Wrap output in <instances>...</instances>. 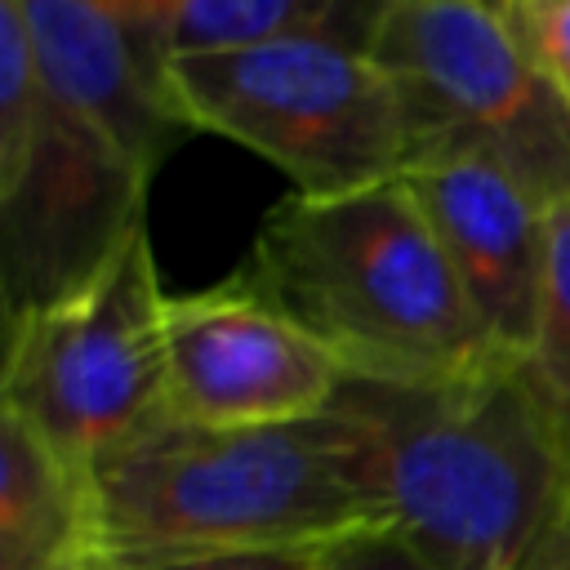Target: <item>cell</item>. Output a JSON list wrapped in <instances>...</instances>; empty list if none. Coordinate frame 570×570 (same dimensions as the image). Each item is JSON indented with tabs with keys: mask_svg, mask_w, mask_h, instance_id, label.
Masks as SVG:
<instances>
[{
	"mask_svg": "<svg viewBox=\"0 0 570 570\" xmlns=\"http://www.w3.org/2000/svg\"><path fill=\"white\" fill-rule=\"evenodd\" d=\"M512 570H570V521L561 530H552L525 561H517Z\"/></svg>",
	"mask_w": 570,
	"mask_h": 570,
	"instance_id": "cell-17",
	"label": "cell"
},
{
	"mask_svg": "<svg viewBox=\"0 0 570 570\" xmlns=\"http://www.w3.org/2000/svg\"><path fill=\"white\" fill-rule=\"evenodd\" d=\"M490 347L521 361L534 338L552 205L485 156H428L405 169Z\"/></svg>",
	"mask_w": 570,
	"mask_h": 570,
	"instance_id": "cell-9",
	"label": "cell"
},
{
	"mask_svg": "<svg viewBox=\"0 0 570 570\" xmlns=\"http://www.w3.org/2000/svg\"><path fill=\"white\" fill-rule=\"evenodd\" d=\"M178 111L272 160L294 191L325 196L401 178L414 125L396 76L356 40L281 36L249 49L165 58Z\"/></svg>",
	"mask_w": 570,
	"mask_h": 570,
	"instance_id": "cell-4",
	"label": "cell"
},
{
	"mask_svg": "<svg viewBox=\"0 0 570 570\" xmlns=\"http://www.w3.org/2000/svg\"><path fill=\"white\" fill-rule=\"evenodd\" d=\"M383 521L436 570H512L570 521V450L517 361L423 383L347 374L334 405Z\"/></svg>",
	"mask_w": 570,
	"mask_h": 570,
	"instance_id": "cell-1",
	"label": "cell"
},
{
	"mask_svg": "<svg viewBox=\"0 0 570 570\" xmlns=\"http://www.w3.org/2000/svg\"><path fill=\"white\" fill-rule=\"evenodd\" d=\"M370 53L405 94L414 160L485 156L548 205L570 196V102L499 0H387Z\"/></svg>",
	"mask_w": 570,
	"mask_h": 570,
	"instance_id": "cell-7",
	"label": "cell"
},
{
	"mask_svg": "<svg viewBox=\"0 0 570 570\" xmlns=\"http://www.w3.org/2000/svg\"><path fill=\"white\" fill-rule=\"evenodd\" d=\"M543 401L561 445L570 450V196L552 205L548 227V281L534 321L530 352L517 361Z\"/></svg>",
	"mask_w": 570,
	"mask_h": 570,
	"instance_id": "cell-13",
	"label": "cell"
},
{
	"mask_svg": "<svg viewBox=\"0 0 570 570\" xmlns=\"http://www.w3.org/2000/svg\"><path fill=\"white\" fill-rule=\"evenodd\" d=\"M169 414L205 428L303 423L334 405L347 370L240 272L165 298Z\"/></svg>",
	"mask_w": 570,
	"mask_h": 570,
	"instance_id": "cell-8",
	"label": "cell"
},
{
	"mask_svg": "<svg viewBox=\"0 0 570 570\" xmlns=\"http://www.w3.org/2000/svg\"><path fill=\"white\" fill-rule=\"evenodd\" d=\"M160 58L249 49L281 36H338L370 49L387 0H107Z\"/></svg>",
	"mask_w": 570,
	"mask_h": 570,
	"instance_id": "cell-11",
	"label": "cell"
},
{
	"mask_svg": "<svg viewBox=\"0 0 570 570\" xmlns=\"http://www.w3.org/2000/svg\"><path fill=\"white\" fill-rule=\"evenodd\" d=\"M22 22L53 102L116 142L147 178L196 129L174 102L160 49L107 0H0Z\"/></svg>",
	"mask_w": 570,
	"mask_h": 570,
	"instance_id": "cell-10",
	"label": "cell"
},
{
	"mask_svg": "<svg viewBox=\"0 0 570 570\" xmlns=\"http://www.w3.org/2000/svg\"><path fill=\"white\" fill-rule=\"evenodd\" d=\"M316 570H436L401 530L387 521L356 525L316 548Z\"/></svg>",
	"mask_w": 570,
	"mask_h": 570,
	"instance_id": "cell-15",
	"label": "cell"
},
{
	"mask_svg": "<svg viewBox=\"0 0 570 570\" xmlns=\"http://www.w3.org/2000/svg\"><path fill=\"white\" fill-rule=\"evenodd\" d=\"M236 272L356 379L423 383L508 361L490 347L405 174L281 196Z\"/></svg>",
	"mask_w": 570,
	"mask_h": 570,
	"instance_id": "cell-3",
	"label": "cell"
},
{
	"mask_svg": "<svg viewBox=\"0 0 570 570\" xmlns=\"http://www.w3.org/2000/svg\"><path fill=\"white\" fill-rule=\"evenodd\" d=\"M89 481L0 410V570L89 561Z\"/></svg>",
	"mask_w": 570,
	"mask_h": 570,
	"instance_id": "cell-12",
	"label": "cell"
},
{
	"mask_svg": "<svg viewBox=\"0 0 570 570\" xmlns=\"http://www.w3.org/2000/svg\"><path fill=\"white\" fill-rule=\"evenodd\" d=\"M165 289L147 227L76 294L4 321L0 410L76 476L169 414Z\"/></svg>",
	"mask_w": 570,
	"mask_h": 570,
	"instance_id": "cell-6",
	"label": "cell"
},
{
	"mask_svg": "<svg viewBox=\"0 0 570 570\" xmlns=\"http://www.w3.org/2000/svg\"><path fill=\"white\" fill-rule=\"evenodd\" d=\"M53 570H94V566H89V561L80 557V561H67V566H53Z\"/></svg>",
	"mask_w": 570,
	"mask_h": 570,
	"instance_id": "cell-18",
	"label": "cell"
},
{
	"mask_svg": "<svg viewBox=\"0 0 570 570\" xmlns=\"http://www.w3.org/2000/svg\"><path fill=\"white\" fill-rule=\"evenodd\" d=\"M543 67V76L557 85V94L570 102V0H499Z\"/></svg>",
	"mask_w": 570,
	"mask_h": 570,
	"instance_id": "cell-14",
	"label": "cell"
},
{
	"mask_svg": "<svg viewBox=\"0 0 570 570\" xmlns=\"http://www.w3.org/2000/svg\"><path fill=\"white\" fill-rule=\"evenodd\" d=\"M321 548V543H316ZM316 548H236V552H183L120 570H316Z\"/></svg>",
	"mask_w": 570,
	"mask_h": 570,
	"instance_id": "cell-16",
	"label": "cell"
},
{
	"mask_svg": "<svg viewBox=\"0 0 570 570\" xmlns=\"http://www.w3.org/2000/svg\"><path fill=\"white\" fill-rule=\"evenodd\" d=\"M151 178L53 102L22 22L0 4V285L4 321L89 285L147 227Z\"/></svg>",
	"mask_w": 570,
	"mask_h": 570,
	"instance_id": "cell-5",
	"label": "cell"
},
{
	"mask_svg": "<svg viewBox=\"0 0 570 570\" xmlns=\"http://www.w3.org/2000/svg\"><path fill=\"white\" fill-rule=\"evenodd\" d=\"M89 566L120 570L183 552L316 548L383 521L361 476L356 428H205L165 414L89 476Z\"/></svg>",
	"mask_w": 570,
	"mask_h": 570,
	"instance_id": "cell-2",
	"label": "cell"
}]
</instances>
